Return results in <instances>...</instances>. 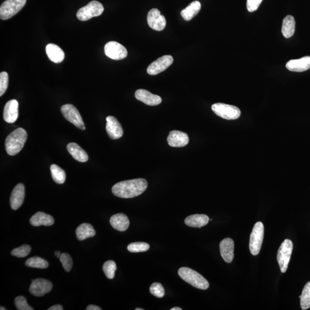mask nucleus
Returning <instances> with one entry per match:
<instances>
[{"instance_id":"f257e3e1","label":"nucleus","mask_w":310,"mask_h":310,"mask_svg":"<svg viewBox=\"0 0 310 310\" xmlns=\"http://www.w3.org/2000/svg\"><path fill=\"white\" fill-rule=\"evenodd\" d=\"M148 187L147 181L144 179H135L122 181L112 187L114 194L122 198H132L143 194Z\"/></svg>"},{"instance_id":"f03ea898","label":"nucleus","mask_w":310,"mask_h":310,"mask_svg":"<svg viewBox=\"0 0 310 310\" xmlns=\"http://www.w3.org/2000/svg\"><path fill=\"white\" fill-rule=\"evenodd\" d=\"M27 138V134L25 129L22 128L15 129L6 138V153L11 156H15L20 153L24 146Z\"/></svg>"},{"instance_id":"7ed1b4c3","label":"nucleus","mask_w":310,"mask_h":310,"mask_svg":"<svg viewBox=\"0 0 310 310\" xmlns=\"http://www.w3.org/2000/svg\"><path fill=\"white\" fill-rule=\"evenodd\" d=\"M178 274L186 282L196 289L205 290L209 287V283L204 277L189 268H180L178 271Z\"/></svg>"},{"instance_id":"20e7f679","label":"nucleus","mask_w":310,"mask_h":310,"mask_svg":"<svg viewBox=\"0 0 310 310\" xmlns=\"http://www.w3.org/2000/svg\"><path fill=\"white\" fill-rule=\"evenodd\" d=\"M27 0H6L0 7V18L6 20L14 17L24 7Z\"/></svg>"},{"instance_id":"39448f33","label":"nucleus","mask_w":310,"mask_h":310,"mask_svg":"<svg viewBox=\"0 0 310 310\" xmlns=\"http://www.w3.org/2000/svg\"><path fill=\"white\" fill-rule=\"evenodd\" d=\"M104 8L101 2L92 1L77 12V17L80 21H85L102 14Z\"/></svg>"},{"instance_id":"423d86ee","label":"nucleus","mask_w":310,"mask_h":310,"mask_svg":"<svg viewBox=\"0 0 310 310\" xmlns=\"http://www.w3.org/2000/svg\"><path fill=\"white\" fill-rule=\"evenodd\" d=\"M212 109L219 117L228 120L236 119L240 117L241 111L236 106L225 104L223 103H216L212 106Z\"/></svg>"},{"instance_id":"0eeeda50","label":"nucleus","mask_w":310,"mask_h":310,"mask_svg":"<svg viewBox=\"0 0 310 310\" xmlns=\"http://www.w3.org/2000/svg\"><path fill=\"white\" fill-rule=\"evenodd\" d=\"M293 250V243L291 240L286 239L279 247L277 254V260L278 262L281 272L285 273L288 269L291 256Z\"/></svg>"},{"instance_id":"6e6552de","label":"nucleus","mask_w":310,"mask_h":310,"mask_svg":"<svg viewBox=\"0 0 310 310\" xmlns=\"http://www.w3.org/2000/svg\"><path fill=\"white\" fill-rule=\"evenodd\" d=\"M264 228L262 222H258L254 226L250 240V250L252 254L259 253L264 238Z\"/></svg>"},{"instance_id":"1a4fd4ad","label":"nucleus","mask_w":310,"mask_h":310,"mask_svg":"<svg viewBox=\"0 0 310 310\" xmlns=\"http://www.w3.org/2000/svg\"><path fill=\"white\" fill-rule=\"evenodd\" d=\"M61 112L64 117L76 127L85 130L86 127L81 116L78 109L72 104H65L61 107Z\"/></svg>"},{"instance_id":"9d476101","label":"nucleus","mask_w":310,"mask_h":310,"mask_svg":"<svg viewBox=\"0 0 310 310\" xmlns=\"http://www.w3.org/2000/svg\"><path fill=\"white\" fill-rule=\"evenodd\" d=\"M106 56L114 60L125 59L128 56V51L125 47L116 41H109L104 48Z\"/></svg>"},{"instance_id":"9b49d317","label":"nucleus","mask_w":310,"mask_h":310,"mask_svg":"<svg viewBox=\"0 0 310 310\" xmlns=\"http://www.w3.org/2000/svg\"><path fill=\"white\" fill-rule=\"evenodd\" d=\"M173 57L171 56L161 57L154 61L147 68V73L151 76H156L157 74L165 71L173 63Z\"/></svg>"},{"instance_id":"f8f14e48","label":"nucleus","mask_w":310,"mask_h":310,"mask_svg":"<svg viewBox=\"0 0 310 310\" xmlns=\"http://www.w3.org/2000/svg\"><path fill=\"white\" fill-rule=\"evenodd\" d=\"M147 22L150 27L157 31L164 30L166 25L165 17L157 9H152L147 15Z\"/></svg>"},{"instance_id":"ddd939ff","label":"nucleus","mask_w":310,"mask_h":310,"mask_svg":"<svg viewBox=\"0 0 310 310\" xmlns=\"http://www.w3.org/2000/svg\"><path fill=\"white\" fill-rule=\"evenodd\" d=\"M53 287V284L49 280L44 279L32 280L30 292L35 296L40 297L50 292Z\"/></svg>"},{"instance_id":"4468645a","label":"nucleus","mask_w":310,"mask_h":310,"mask_svg":"<svg viewBox=\"0 0 310 310\" xmlns=\"http://www.w3.org/2000/svg\"><path fill=\"white\" fill-rule=\"evenodd\" d=\"M106 120V130L110 138L112 140H117L121 138L123 136L124 132L117 118L114 116H108Z\"/></svg>"},{"instance_id":"2eb2a0df","label":"nucleus","mask_w":310,"mask_h":310,"mask_svg":"<svg viewBox=\"0 0 310 310\" xmlns=\"http://www.w3.org/2000/svg\"><path fill=\"white\" fill-rule=\"evenodd\" d=\"M3 117L7 123H14L17 121L19 117V103L17 100L12 99L6 102Z\"/></svg>"},{"instance_id":"dca6fc26","label":"nucleus","mask_w":310,"mask_h":310,"mask_svg":"<svg viewBox=\"0 0 310 310\" xmlns=\"http://www.w3.org/2000/svg\"><path fill=\"white\" fill-rule=\"evenodd\" d=\"M167 141L171 147H183L189 144V138L185 132L173 131L170 132Z\"/></svg>"},{"instance_id":"f3484780","label":"nucleus","mask_w":310,"mask_h":310,"mask_svg":"<svg viewBox=\"0 0 310 310\" xmlns=\"http://www.w3.org/2000/svg\"><path fill=\"white\" fill-rule=\"evenodd\" d=\"M135 97L138 101L149 106H156L162 101L160 96L154 95L145 89L137 90L135 93Z\"/></svg>"},{"instance_id":"a211bd4d","label":"nucleus","mask_w":310,"mask_h":310,"mask_svg":"<svg viewBox=\"0 0 310 310\" xmlns=\"http://www.w3.org/2000/svg\"><path fill=\"white\" fill-rule=\"evenodd\" d=\"M220 253L225 262L231 263L234 258V243L230 238L224 239L219 244Z\"/></svg>"},{"instance_id":"6ab92c4d","label":"nucleus","mask_w":310,"mask_h":310,"mask_svg":"<svg viewBox=\"0 0 310 310\" xmlns=\"http://www.w3.org/2000/svg\"><path fill=\"white\" fill-rule=\"evenodd\" d=\"M25 198V187L22 183L16 185L11 194L10 203L11 208L14 211L18 210L24 202Z\"/></svg>"},{"instance_id":"aec40b11","label":"nucleus","mask_w":310,"mask_h":310,"mask_svg":"<svg viewBox=\"0 0 310 310\" xmlns=\"http://www.w3.org/2000/svg\"><path fill=\"white\" fill-rule=\"evenodd\" d=\"M286 68L291 72H303L310 69V57H305L299 59L289 61Z\"/></svg>"},{"instance_id":"412c9836","label":"nucleus","mask_w":310,"mask_h":310,"mask_svg":"<svg viewBox=\"0 0 310 310\" xmlns=\"http://www.w3.org/2000/svg\"><path fill=\"white\" fill-rule=\"evenodd\" d=\"M46 54L49 59L56 63L62 62L65 54L61 48L54 44H48L46 48Z\"/></svg>"},{"instance_id":"4be33fe9","label":"nucleus","mask_w":310,"mask_h":310,"mask_svg":"<svg viewBox=\"0 0 310 310\" xmlns=\"http://www.w3.org/2000/svg\"><path fill=\"white\" fill-rule=\"evenodd\" d=\"M110 223L116 230L120 232L127 231L129 226V220L127 216L122 213H118L112 216Z\"/></svg>"},{"instance_id":"5701e85b","label":"nucleus","mask_w":310,"mask_h":310,"mask_svg":"<svg viewBox=\"0 0 310 310\" xmlns=\"http://www.w3.org/2000/svg\"><path fill=\"white\" fill-rule=\"evenodd\" d=\"M30 222L34 227H40L42 225L49 227L54 224V219L50 215L39 212L32 216Z\"/></svg>"},{"instance_id":"b1692460","label":"nucleus","mask_w":310,"mask_h":310,"mask_svg":"<svg viewBox=\"0 0 310 310\" xmlns=\"http://www.w3.org/2000/svg\"><path fill=\"white\" fill-rule=\"evenodd\" d=\"M67 150L74 159L79 162L85 163L89 159L88 154L77 143H71L67 145Z\"/></svg>"},{"instance_id":"393cba45","label":"nucleus","mask_w":310,"mask_h":310,"mask_svg":"<svg viewBox=\"0 0 310 310\" xmlns=\"http://www.w3.org/2000/svg\"><path fill=\"white\" fill-rule=\"evenodd\" d=\"M210 219L205 214H194L189 216L185 220V224L192 228H201L208 224Z\"/></svg>"},{"instance_id":"a878e982","label":"nucleus","mask_w":310,"mask_h":310,"mask_svg":"<svg viewBox=\"0 0 310 310\" xmlns=\"http://www.w3.org/2000/svg\"><path fill=\"white\" fill-rule=\"evenodd\" d=\"M201 9V4L198 1H194L190 3L185 9L181 12V16L186 21L191 20L192 19L198 14Z\"/></svg>"},{"instance_id":"bb28decb","label":"nucleus","mask_w":310,"mask_h":310,"mask_svg":"<svg viewBox=\"0 0 310 310\" xmlns=\"http://www.w3.org/2000/svg\"><path fill=\"white\" fill-rule=\"evenodd\" d=\"M295 30V21L294 18L291 15L287 16L283 21L282 32L283 36L286 38H290L294 34Z\"/></svg>"},{"instance_id":"cd10ccee","label":"nucleus","mask_w":310,"mask_h":310,"mask_svg":"<svg viewBox=\"0 0 310 310\" xmlns=\"http://www.w3.org/2000/svg\"><path fill=\"white\" fill-rule=\"evenodd\" d=\"M77 237L79 241L93 237L96 235V231L92 226L89 224L80 225L76 229Z\"/></svg>"},{"instance_id":"c85d7f7f","label":"nucleus","mask_w":310,"mask_h":310,"mask_svg":"<svg viewBox=\"0 0 310 310\" xmlns=\"http://www.w3.org/2000/svg\"><path fill=\"white\" fill-rule=\"evenodd\" d=\"M52 177L55 182L63 184L65 182L66 175L65 171L56 164H52L50 167Z\"/></svg>"},{"instance_id":"c756f323","label":"nucleus","mask_w":310,"mask_h":310,"mask_svg":"<svg viewBox=\"0 0 310 310\" xmlns=\"http://www.w3.org/2000/svg\"><path fill=\"white\" fill-rule=\"evenodd\" d=\"M28 267L36 268V269H44L49 266V264L46 260L39 257H32L28 258L25 263Z\"/></svg>"},{"instance_id":"7c9ffc66","label":"nucleus","mask_w":310,"mask_h":310,"mask_svg":"<svg viewBox=\"0 0 310 310\" xmlns=\"http://www.w3.org/2000/svg\"><path fill=\"white\" fill-rule=\"evenodd\" d=\"M300 306L303 310L310 308V282L307 283L300 297Z\"/></svg>"},{"instance_id":"2f4dec72","label":"nucleus","mask_w":310,"mask_h":310,"mask_svg":"<svg viewBox=\"0 0 310 310\" xmlns=\"http://www.w3.org/2000/svg\"><path fill=\"white\" fill-rule=\"evenodd\" d=\"M116 269H117V266L115 261L112 260L106 261L103 266V272L109 279L114 278Z\"/></svg>"},{"instance_id":"473e14b6","label":"nucleus","mask_w":310,"mask_h":310,"mask_svg":"<svg viewBox=\"0 0 310 310\" xmlns=\"http://www.w3.org/2000/svg\"><path fill=\"white\" fill-rule=\"evenodd\" d=\"M150 245L143 242L131 243L128 246V250L132 253L144 252L149 250Z\"/></svg>"},{"instance_id":"72a5a7b5","label":"nucleus","mask_w":310,"mask_h":310,"mask_svg":"<svg viewBox=\"0 0 310 310\" xmlns=\"http://www.w3.org/2000/svg\"><path fill=\"white\" fill-rule=\"evenodd\" d=\"M31 248L30 245H23L22 246L15 248L11 252L12 256H14L19 258L25 257L27 256L30 253Z\"/></svg>"},{"instance_id":"f704fd0d","label":"nucleus","mask_w":310,"mask_h":310,"mask_svg":"<svg viewBox=\"0 0 310 310\" xmlns=\"http://www.w3.org/2000/svg\"><path fill=\"white\" fill-rule=\"evenodd\" d=\"M150 291L152 295L159 298H163L165 294L164 287L159 283H154L152 284L150 288Z\"/></svg>"},{"instance_id":"c9c22d12","label":"nucleus","mask_w":310,"mask_h":310,"mask_svg":"<svg viewBox=\"0 0 310 310\" xmlns=\"http://www.w3.org/2000/svg\"><path fill=\"white\" fill-rule=\"evenodd\" d=\"M15 303L16 308L19 310H34L33 308L28 305L27 300L24 296L16 297Z\"/></svg>"},{"instance_id":"e433bc0d","label":"nucleus","mask_w":310,"mask_h":310,"mask_svg":"<svg viewBox=\"0 0 310 310\" xmlns=\"http://www.w3.org/2000/svg\"><path fill=\"white\" fill-rule=\"evenodd\" d=\"M59 258L64 269L67 272H69V271L72 270L73 266V260L72 257L70 256V254L63 253L61 254Z\"/></svg>"},{"instance_id":"4c0bfd02","label":"nucleus","mask_w":310,"mask_h":310,"mask_svg":"<svg viewBox=\"0 0 310 310\" xmlns=\"http://www.w3.org/2000/svg\"><path fill=\"white\" fill-rule=\"evenodd\" d=\"M8 81V73L5 72L0 73V96H2L7 90Z\"/></svg>"},{"instance_id":"58836bf2","label":"nucleus","mask_w":310,"mask_h":310,"mask_svg":"<svg viewBox=\"0 0 310 310\" xmlns=\"http://www.w3.org/2000/svg\"><path fill=\"white\" fill-rule=\"evenodd\" d=\"M263 0H247V7L248 11L253 12L259 7Z\"/></svg>"},{"instance_id":"ea45409f","label":"nucleus","mask_w":310,"mask_h":310,"mask_svg":"<svg viewBox=\"0 0 310 310\" xmlns=\"http://www.w3.org/2000/svg\"><path fill=\"white\" fill-rule=\"evenodd\" d=\"M48 310H63V308L62 306H61L60 305H54L53 306L51 307V308H50Z\"/></svg>"},{"instance_id":"a19ab883","label":"nucleus","mask_w":310,"mask_h":310,"mask_svg":"<svg viewBox=\"0 0 310 310\" xmlns=\"http://www.w3.org/2000/svg\"><path fill=\"white\" fill-rule=\"evenodd\" d=\"M87 310H101L102 309L98 306L95 305H89L86 308Z\"/></svg>"},{"instance_id":"79ce46f5","label":"nucleus","mask_w":310,"mask_h":310,"mask_svg":"<svg viewBox=\"0 0 310 310\" xmlns=\"http://www.w3.org/2000/svg\"><path fill=\"white\" fill-rule=\"evenodd\" d=\"M55 255H56V256L57 258H60V257L61 256V253H60V252L57 251V252H56V253H55Z\"/></svg>"},{"instance_id":"37998d69","label":"nucleus","mask_w":310,"mask_h":310,"mask_svg":"<svg viewBox=\"0 0 310 310\" xmlns=\"http://www.w3.org/2000/svg\"><path fill=\"white\" fill-rule=\"evenodd\" d=\"M182 309L180 308H177V307H176V308H174L171 309V310H182Z\"/></svg>"},{"instance_id":"c03bdc74","label":"nucleus","mask_w":310,"mask_h":310,"mask_svg":"<svg viewBox=\"0 0 310 310\" xmlns=\"http://www.w3.org/2000/svg\"><path fill=\"white\" fill-rule=\"evenodd\" d=\"M0 310H6V309H5L4 308H3V307L1 306V308H0Z\"/></svg>"},{"instance_id":"a18cd8bd","label":"nucleus","mask_w":310,"mask_h":310,"mask_svg":"<svg viewBox=\"0 0 310 310\" xmlns=\"http://www.w3.org/2000/svg\"><path fill=\"white\" fill-rule=\"evenodd\" d=\"M135 310H143V309H138V308H136V309Z\"/></svg>"}]
</instances>
